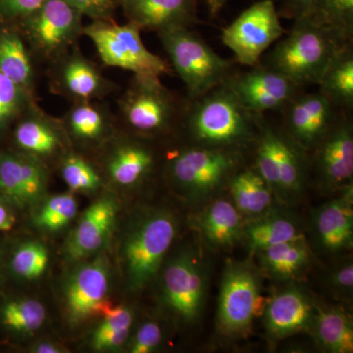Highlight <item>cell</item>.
I'll use <instances>...</instances> for the list:
<instances>
[{
  "instance_id": "cell-1",
  "label": "cell",
  "mask_w": 353,
  "mask_h": 353,
  "mask_svg": "<svg viewBox=\"0 0 353 353\" xmlns=\"http://www.w3.org/2000/svg\"><path fill=\"white\" fill-rule=\"evenodd\" d=\"M263 115L243 105L229 80L189 99L181 126L190 145L243 153L254 145Z\"/></svg>"
},
{
  "instance_id": "cell-2",
  "label": "cell",
  "mask_w": 353,
  "mask_h": 353,
  "mask_svg": "<svg viewBox=\"0 0 353 353\" xmlns=\"http://www.w3.org/2000/svg\"><path fill=\"white\" fill-rule=\"evenodd\" d=\"M352 43L309 16L294 24L260 63L277 70L299 87L317 85L334 57Z\"/></svg>"
},
{
  "instance_id": "cell-3",
  "label": "cell",
  "mask_w": 353,
  "mask_h": 353,
  "mask_svg": "<svg viewBox=\"0 0 353 353\" xmlns=\"http://www.w3.org/2000/svg\"><path fill=\"white\" fill-rule=\"evenodd\" d=\"M171 67L182 79L188 99L201 97L234 75L236 60L225 59L190 28L158 32Z\"/></svg>"
},
{
  "instance_id": "cell-4",
  "label": "cell",
  "mask_w": 353,
  "mask_h": 353,
  "mask_svg": "<svg viewBox=\"0 0 353 353\" xmlns=\"http://www.w3.org/2000/svg\"><path fill=\"white\" fill-rule=\"evenodd\" d=\"M188 101L165 87L159 77L134 75L119 101V114L136 134L160 136L182 124Z\"/></svg>"
},
{
  "instance_id": "cell-5",
  "label": "cell",
  "mask_w": 353,
  "mask_h": 353,
  "mask_svg": "<svg viewBox=\"0 0 353 353\" xmlns=\"http://www.w3.org/2000/svg\"><path fill=\"white\" fill-rule=\"evenodd\" d=\"M138 26L114 20L92 21L83 26V34L94 44L104 64L127 70L136 76L159 77L172 73V67L161 57L150 52L141 37Z\"/></svg>"
},
{
  "instance_id": "cell-6",
  "label": "cell",
  "mask_w": 353,
  "mask_h": 353,
  "mask_svg": "<svg viewBox=\"0 0 353 353\" xmlns=\"http://www.w3.org/2000/svg\"><path fill=\"white\" fill-rule=\"evenodd\" d=\"M243 167V153L188 145L169 157V176L190 197L210 196Z\"/></svg>"
},
{
  "instance_id": "cell-7",
  "label": "cell",
  "mask_w": 353,
  "mask_h": 353,
  "mask_svg": "<svg viewBox=\"0 0 353 353\" xmlns=\"http://www.w3.org/2000/svg\"><path fill=\"white\" fill-rule=\"evenodd\" d=\"M176 233L175 217L166 211L150 213L132 228L124 245L128 284L132 290L143 289L157 275Z\"/></svg>"
},
{
  "instance_id": "cell-8",
  "label": "cell",
  "mask_w": 353,
  "mask_h": 353,
  "mask_svg": "<svg viewBox=\"0 0 353 353\" xmlns=\"http://www.w3.org/2000/svg\"><path fill=\"white\" fill-rule=\"evenodd\" d=\"M253 168L263 178L273 194L294 196L305 180V152L285 131H279L265 121L260 124L254 143Z\"/></svg>"
},
{
  "instance_id": "cell-9",
  "label": "cell",
  "mask_w": 353,
  "mask_h": 353,
  "mask_svg": "<svg viewBox=\"0 0 353 353\" xmlns=\"http://www.w3.org/2000/svg\"><path fill=\"white\" fill-rule=\"evenodd\" d=\"M83 18L67 0H44L21 23L34 52L55 61L83 34Z\"/></svg>"
},
{
  "instance_id": "cell-10",
  "label": "cell",
  "mask_w": 353,
  "mask_h": 353,
  "mask_svg": "<svg viewBox=\"0 0 353 353\" xmlns=\"http://www.w3.org/2000/svg\"><path fill=\"white\" fill-rule=\"evenodd\" d=\"M285 34L274 0H260L223 30L222 41L236 63L256 66L265 51Z\"/></svg>"
},
{
  "instance_id": "cell-11",
  "label": "cell",
  "mask_w": 353,
  "mask_h": 353,
  "mask_svg": "<svg viewBox=\"0 0 353 353\" xmlns=\"http://www.w3.org/2000/svg\"><path fill=\"white\" fill-rule=\"evenodd\" d=\"M261 301L259 277L252 267L230 262L223 276L218 304V323L223 333H246L261 307Z\"/></svg>"
},
{
  "instance_id": "cell-12",
  "label": "cell",
  "mask_w": 353,
  "mask_h": 353,
  "mask_svg": "<svg viewBox=\"0 0 353 353\" xmlns=\"http://www.w3.org/2000/svg\"><path fill=\"white\" fill-rule=\"evenodd\" d=\"M165 303L185 323L199 319L205 299L203 262L192 250H183L169 262L162 279Z\"/></svg>"
},
{
  "instance_id": "cell-13",
  "label": "cell",
  "mask_w": 353,
  "mask_h": 353,
  "mask_svg": "<svg viewBox=\"0 0 353 353\" xmlns=\"http://www.w3.org/2000/svg\"><path fill=\"white\" fill-rule=\"evenodd\" d=\"M281 112L285 132L304 152L314 150L345 113L325 95L301 90Z\"/></svg>"
},
{
  "instance_id": "cell-14",
  "label": "cell",
  "mask_w": 353,
  "mask_h": 353,
  "mask_svg": "<svg viewBox=\"0 0 353 353\" xmlns=\"http://www.w3.org/2000/svg\"><path fill=\"white\" fill-rule=\"evenodd\" d=\"M229 82L243 105L257 115L282 111L303 90L277 70L262 63L243 73L234 72Z\"/></svg>"
},
{
  "instance_id": "cell-15",
  "label": "cell",
  "mask_w": 353,
  "mask_h": 353,
  "mask_svg": "<svg viewBox=\"0 0 353 353\" xmlns=\"http://www.w3.org/2000/svg\"><path fill=\"white\" fill-rule=\"evenodd\" d=\"M345 112L316 146L315 169L325 189L343 190L352 185L353 129Z\"/></svg>"
},
{
  "instance_id": "cell-16",
  "label": "cell",
  "mask_w": 353,
  "mask_h": 353,
  "mask_svg": "<svg viewBox=\"0 0 353 353\" xmlns=\"http://www.w3.org/2000/svg\"><path fill=\"white\" fill-rule=\"evenodd\" d=\"M108 261L99 257L83 265L70 279L66 289V307L72 324L103 314L110 307L108 301L109 272Z\"/></svg>"
},
{
  "instance_id": "cell-17",
  "label": "cell",
  "mask_w": 353,
  "mask_h": 353,
  "mask_svg": "<svg viewBox=\"0 0 353 353\" xmlns=\"http://www.w3.org/2000/svg\"><path fill=\"white\" fill-rule=\"evenodd\" d=\"M54 62V87L73 103L97 101L116 90L115 85L102 75L97 65L78 50L67 51Z\"/></svg>"
},
{
  "instance_id": "cell-18",
  "label": "cell",
  "mask_w": 353,
  "mask_h": 353,
  "mask_svg": "<svg viewBox=\"0 0 353 353\" xmlns=\"http://www.w3.org/2000/svg\"><path fill=\"white\" fill-rule=\"evenodd\" d=\"M128 22L139 29L161 32L190 28L199 22L196 0H119Z\"/></svg>"
},
{
  "instance_id": "cell-19",
  "label": "cell",
  "mask_w": 353,
  "mask_h": 353,
  "mask_svg": "<svg viewBox=\"0 0 353 353\" xmlns=\"http://www.w3.org/2000/svg\"><path fill=\"white\" fill-rule=\"evenodd\" d=\"M117 208L111 197H102L85 210L67 243L70 259H87L101 250L112 232Z\"/></svg>"
},
{
  "instance_id": "cell-20",
  "label": "cell",
  "mask_w": 353,
  "mask_h": 353,
  "mask_svg": "<svg viewBox=\"0 0 353 353\" xmlns=\"http://www.w3.org/2000/svg\"><path fill=\"white\" fill-rule=\"evenodd\" d=\"M343 192L340 199L320 206L313 218L316 241L331 254L350 250L353 243L352 185Z\"/></svg>"
},
{
  "instance_id": "cell-21",
  "label": "cell",
  "mask_w": 353,
  "mask_h": 353,
  "mask_svg": "<svg viewBox=\"0 0 353 353\" xmlns=\"http://www.w3.org/2000/svg\"><path fill=\"white\" fill-rule=\"evenodd\" d=\"M46 176L39 159L0 155V192L18 205L34 203L46 190Z\"/></svg>"
},
{
  "instance_id": "cell-22",
  "label": "cell",
  "mask_w": 353,
  "mask_h": 353,
  "mask_svg": "<svg viewBox=\"0 0 353 353\" xmlns=\"http://www.w3.org/2000/svg\"><path fill=\"white\" fill-rule=\"evenodd\" d=\"M314 307L307 294L292 287L276 294L265 308L264 322L272 338L283 339L311 326Z\"/></svg>"
},
{
  "instance_id": "cell-23",
  "label": "cell",
  "mask_w": 353,
  "mask_h": 353,
  "mask_svg": "<svg viewBox=\"0 0 353 353\" xmlns=\"http://www.w3.org/2000/svg\"><path fill=\"white\" fill-rule=\"evenodd\" d=\"M29 114L16 128V143L36 159L54 154L62 145L61 134L57 125L34 108V104Z\"/></svg>"
},
{
  "instance_id": "cell-24",
  "label": "cell",
  "mask_w": 353,
  "mask_h": 353,
  "mask_svg": "<svg viewBox=\"0 0 353 353\" xmlns=\"http://www.w3.org/2000/svg\"><path fill=\"white\" fill-rule=\"evenodd\" d=\"M154 154L141 143L127 141L114 150L108 162L109 178L121 187H132L152 171Z\"/></svg>"
},
{
  "instance_id": "cell-25",
  "label": "cell",
  "mask_w": 353,
  "mask_h": 353,
  "mask_svg": "<svg viewBox=\"0 0 353 353\" xmlns=\"http://www.w3.org/2000/svg\"><path fill=\"white\" fill-rule=\"evenodd\" d=\"M204 240L213 248H229L241 240L243 221L234 204L219 199L213 202L201 216L199 222Z\"/></svg>"
},
{
  "instance_id": "cell-26",
  "label": "cell",
  "mask_w": 353,
  "mask_h": 353,
  "mask_svg": "<svg viewBox=\"0 0 353 353\" xmlns=\"http://www.w3.org/2000/svg\"><path fill=\"white\" fill-rule=\"evenodd\" d=\"M317 85L336 108L350 113L353 108L352 43L334 57Z\"/></svg>"
},
{
  "instance_id": "cell-27",
  "label": "cell",
  "mask_w": 353,
  "mask_h": 353,
  "mask_svg": "<svg viewBox=\"0 0 353 353\" xmlns=\"http://www.w3.org/2000/svg\"><path fill=\"white\" fill-rule=\"evenodd\" d=\"M311 326L323 350L332 353L353 352V327L347 313L340 309L315 306Z\"/></svg>"
},
{
  "instance_id": "cell-28",
  "label": "cell",
  "mask_w": 353,
  "mask_h": 353,
  "mask_svg": "<svg viewBox=\"0 0 353 353\" xmlns=\"http://www.w3.org/2000/svg\"><path fill=\"white\" fill-rule=\"evenodd\" d=\"M0 71L34 99V72L27 46L19 34L0 32Z\"/></svg>"
},
{
  "instance_id": "cell-29",
  "label": "cell",
  "mask_w": 353,
  "mask_h": 353,
  "mask_svg": "<svg viewBox=\"0 0 353 353\" xmlns=\"http://www.w3.org/2000/svg\"><path fill=\"white\" fill-rule=\"evenodd\" d=\"M234 205L240 212L259 215L272 204L273 192L254 168H241L228 183Z\"/></svg>"
},
{
  "instance_id": "cell-30",
  "label": "cell",
  "mask_w": 353,
  "mask_h": 353,
  "mask_svg": "<svg viewBox=\"0 0 353 353\" xmlns=\"http://www.w3.org/2000/svg\"><path fill=\"white\" fill-rule=\"evenodd\" d=\"M262 267L277 279L296 277L307 267L310 250L303 238L287 241L257 252Z\"/></svg>"
},
{
  "instance_id": "cell-31",
  "label": "cell",
  "mask_w": 353,
  "mask_h": 353,
  "mask_svg": "<svg viewBox=\"0 0 353 353\" xmlns=\"http://www.w3.org/2000/svg\"><path fill=\"white\" fill-rule=\"evenodd\" d=\"M110 114L99 102H75L67 112L65 123L74 138L83 141H97L108 131Z\"/></svg>"
},
{
  "instance_id": "cell-32",
  "label": "cell",
  "mask_w": 353,
  "mask_h": 353,
  "mask_svg": "<svg viewBox=\"0 0 353 353\" xmlns=\"http://www.w3.org/2000/svg\"><path fill=\"white\" fill-rule=\"evenodd\" d=\"M243 234L254 252L303 238L296 223L281 215L269 216L255 221L243 228Z\"/></svg>"
},
{
  "instance_id": "cell-33",
  "label": "cell",
  "mask_w": 353,
  "mask_h": 353,
  "mask_svg": "<svg viewBox=\"0 0 353 353\" xmlns=\"http://www.w3.org/2000/svg\"><path fill=\"white\" fill-rule=\"evenodd\" d=\"M1 318L9 329L18 333L32 334L43 326L46 309L36 299H16L4 306Z\"/></svg>"
},
{
  "instance_id": "cell-34",
  "label": "cell",
  "mask_w": 353,
  "mask_h": 353,
  "mask_svg": "<svg viewBox=\"0 0 353 353\" xmlns=\"http://www.w3.org/2000/svg\"><path fill=\"white\" fill-rule=\"evenodd\" d=\"M306 16L336 30L345 38L352 41L353 0H316Z\"/></svg>"
},
{
  "instance_id": "cell-35",
  "label": "cell",
  "mask_w": 353,
  "mask_h": 353,
  "mask_svg": "<svg viewBox=\"0 0 353 353\" xmlns=\"http://www.w3.org/2000/svg\"><path fill=\"white\" fill-rule=\"evenodd\" d=\"M78 210L73 194H59L51 197L44 203L36 217V224L48 231H58L69 224Z\"/></svg>"
},
{
  "instance_id": "cell-36",
  "label": "cell",
  "mask_w": 353,
  "mask_h": 353,
  "mask_svg": "<svg viewBox=\"0 0 353 353\" xmlns=\"http://www.w3.org/2000/svg\"><path fill=\"white\" fill-rule=\"evenodd\" d=\"M48 252L41 243L31 241L19 246L13 254L11 266L16 275L27 280L43 275L48 264Z\"/></svg>"
},
{
  "instance_id": "cell-37",
  "label": "cell",
  "mask_w": 353,
  "mask_h": 353,
  "mask_svg": "<svg viewBox=\"0 0 353 353\" xmlns=\"http://www.w3.org/2000/svg\"><path fill=\"white\" fill-rule=\"evenodd\" d=\"M61 174L72 192H90L101 187V178L87 160L69 154L62 162Z\"/></svg>"
},
{
  "instance_id": "cell-38",
  "label": "cell",
  "mask_w": 353,
  "mask_h": 353,
  "mask_svg": "<svg viewBox=\"0 0 353 353\" xmlns=\"http://www.w3.org/2000/svg\"><path fill=\"white\" fill-rule=\"evenodd\" d=\"M83 17L92 21L113 20L119 0H67Z\"/></svg>"
},
{
  "instance_id": "cell-39",
  "label": "cell",
  "mask_w": 353,
  "mask_h": 353,
  "mask_svg": "<svg viewBox=\"0 0 353 353\" xmlns=\"http://www.w3.org/2000/svg\"><path fill=\"white\" fill-rule=\"evenodd\" d=\"M162 341V331L159 325L153 321L143 323L132 339L130 352L150 353L154 352Z\"/></svg>"
},
{
  "instance_id": "cell-40",
  "label": "cell",
  "mask_w": 353,
  "mask_h": 353,
  "mask_svg": "<svg viewBox=\"0 0 353 353\" xmlns=\"http://www.w3.org/2000/svg\"><path fill=\"white\" fill-rule=\"evenodd\" d=\"M131 330H109L99 331L95 330L92 334V347L97 350H117L126 343Z\"/></svg>"
},
{
  "instance_id": "cell-41",
  "label": "cell",
  "mask_w": 353,
  "mask_h": 353,
  "mask_svg": "<svg viewBox=\"0 0 353 353\" xmlns=\"http://www.w3.org/2000/svg\"><path fill=\"white\" fill-rule=\"evenodd\" d=\"M44 0H0V12L8 19L22 20L36 10Z\"/></svg>"
},
{
  "instance_id": "cell-42",
  "label": "cell",
  "mask_w": 353,
  "mask_h": 353,
  "mask_svg": "<svg viewBox=\"0 0 353 353\" xmlns=\"http://www.w3.org/2000/svg\"><path fill=\"white\" fill-rule=\"evenodd\" d=\"M330 284L336 292L352 294L353 288V265L352 261L336 267L330 275Z\"/></svg>"
},
{
  "instance_id": "cell-43",
  "label": "cell",
  "mask_w": 353,
  "mask_h": 353,
  "mask_svg": "<svg viewBox=\"0 0 353 353\" xmlns=\"http://www.w3.org/2000/svg\"><path fill=\"white\" fill-rule=\"evenodd\" d=\"M315 2L316 0H281L279 14L281 17L296 20L307 15Z\"/></svg>"
},
{
  "instance_id": "cell-44",
  "label": "cell",
  "mask_w": 353,
  "mask_h": 353,
  "mask_svg": "<svg viewBox=\"0 0 353 353\" xmlns=\"http://www.w3.org/2000/svg\"><path fill=\"white\" fill-rule=\"evenodd\" d=\"M15 224V219L10 211L0 203V231H9Z\"/></svg>"
},
{
  "instance_id": "cell-45",
  "label": "cell",
  "mask_w": 353,
  "mask_h": 353,
  "mask_svg": "<svg viewBox=\"0 0 353 353\" xmlns=\"http://www.w3.org/2000/svg\"><path fill=\"white\" fill-rule=\"evenodd\" d=\"M227 2L228 0H205L206 6H208V10L211 17H216Z\"/></svg>"
},
{
  "instance_id": "cell-46",
  "label": "cell",
  "mask_w": 353,
  "mask_h": 353,
  "mask_svg": "<svg viewBox=\"0 0 353 353\" xmlns=\"http://www.w3.org/2000/svg\"><path fill=\"white\" fill-rule=\"evenodd\" d=\"M34 352L37 353H59L61 352V350L53 343H41L34 348Z\"/></svg>"
}]
</instances>
